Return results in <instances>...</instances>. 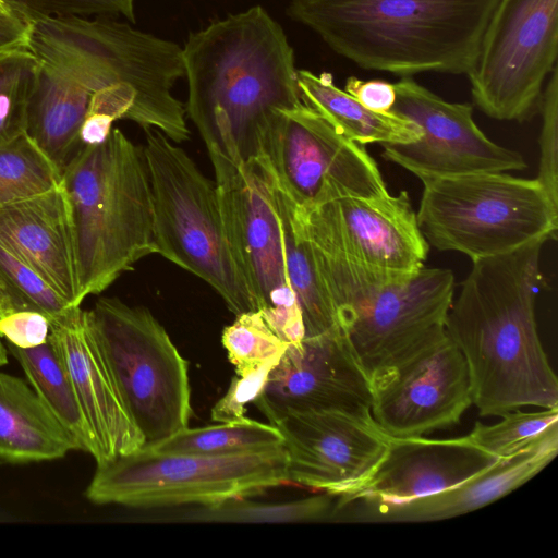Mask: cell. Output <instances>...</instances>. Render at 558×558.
Masks as SVG:
<instances>
[{
    "instance_id": "1",
    "label": "cell",
    "mask_w": 558,
    "mask_h": 558,
    "mask_svg": "<svg viewBox=\"0 0 558 558\" xmlns=\"http://www.w3.org/2000/svg\"><path fill=\"white\" fill-rule=\"evenodd\" d=\"M182 54L185 112L209 156L234 165L258 159L277 116L303 102L293 49L259 5L191 34Z\"/></svg>"
},
{
    "instance_id": "2",
    "label": "cell",
    "mask_w": 558,
    "mask_h": 558,
    "mask_svg": "<svg viewBox=\"0 0 558 558\" xmlns=\"http://www.w3.org/2000/svg\"><path fill=\"white\" fill-rule=\"evenodd\" d=\"M544 244L473 260L447 315L446 331L464 356L481 416L558 407V378L535 316Z\"/></svg>"
},
{
    "instance_id": "3",
    "label": "cell",
    "mask_w": 558,
    "mask_h": 558,
    "mask_svg": "<svg viewBox=\"0 0 558 558\" xmlns=\"http://www.w3.org/2000/svg\"><path fill=\"white\" fill-rule=\"evenodd\" d=\"M499 0H292L289 14L367 70L468 74Z\"/></svg>"
},
{
    "instance_id": "4",
    "label": "cell",
    "mask_w": 558,
    "mask_h": 558,
    "mask_svg": "<svg viewBox=\"0 0 558 558\" xmlns=\"http://www.w3.org/2000/svg\"><path fill=\"white\" fill-rule=\"evenodd\" d=\"M27 49L92 94L124 84L137 96L135 122L179 144L190 137L185 108L172 94L184 76L182 48L108 19L33 17Z\"/></svg>"
},
{
    "instance_id": "5",
    "label": "cell",
    "mask_w": 558,
    "mask_h": 558,
    "mask_svg": "<svg viewBox=\"0 0 558 558\" xmlns=\"http://www.w3.org/2000/svg\"><path fill=\"white\" fill-rule=\"evenodd\" d=\"M62 181L73 211L85 299L157 253L143 149L112 129L102 143L78 148L62 170Z\"/></svg>"
},
{
    "instance_id": "6",
    "label": "cell",
    "mask_w": 558,
    "mask_h": 558,
    "mask_svg": "<svg viewBox=\"0 0 558 558\" xmlns=\"http://www.w3.org/2000/svg\"><path fill=\"white\" fill-rule=\"evenodd\" d=\"M299 208L333 302L405 281L424 267L429 245L405 191Z\"/></svg>"
},
{
    "instance_id": "7",
    "label": "cell",
    "mask_w": 558,
    "mask_h": 558,
    "mask_svg": "<svg viewBox=\"0 0 558 558\" xmlns=\"http://www.w3.org/2000/svg\"><path fill=\"white\" fill-rule=\"evenodd\" d=\"M157 253L208 283L235 315L258 304L233 256L216 184L177 143L146 131Z\"/></svg>"
},
{
    "instance_id": "8",
    "label": "cell",
    "mask_w": 558,
    "mask_h": 558,
    "mask_svg": "<svg viewBox=\"0 0 558 558\" xmlns=\"http://www.w3.org/2000/svg\"><path fill=\"white\" fill-rule=\"evenodd\" d=\"M417 223L429 246L471 260L555 240L558 206L537 179L481 172L423 181Z\"/></svg>"
},
{
    "instance_id": "9",
    "label": "cell",
    "mask_w": 558,
    "mask_h": 558,
    "mask_svg": "<svg viewBox=\"0 0 558 558\" xmlns=\"http://www.w3.org/2000/svg\"><path fill=\"white\" fill-rule=\"evenodd\" d=\"M289 483L284 446L231 456L160 452L142 447L97 464L86 497L99 505L215 507Z\"/></svg>"
},
{
    "instance_id": "10",
    "label": "cell",
    "mask_w": 558,
    "mask_h": 558,
    "mask_svg": "<svg viewBox=\"0 0 558 558\" xmlns=\"http://www.w3.org/2000/svg\"><path fill=\"white\" fill-rule=\"evenodd\" d=\"M89 312L143 447L187 427L189 363L158 319L144 306L109 296Z\"/></svg>"
},
{
    "instance_id": "11",
    "label": "cell",
    "mask_w": 558,
    "mask_h": 558,
    "mask_svg": "<svg viewBox=\"0 0 558 558\" xmlns=\"http://www.w3.org/2000/svg\"><path fill=\"white\" fill-rule=\"evenodd\" d=\"M229 243L246 284L270 329L288 344L305 337L290 284L270 169L264 158L234 165L209 156Z\"/></svg>"
},
{
    "instance_id": "12",
    "label": "cell",
    "mask_w": 558,
    "mask_h": 558,
    "mask_svg": "<svg viewBox=\"0 0 558 558\" xmlns=\"http://www.w3.org/2000/svg\"><path fill=\"white\" fill-rule=\"evenodd\" d=\"M557 54L558 0H499L468 73L475 104L496 120L530 118Z\"/></svg>"
},
{
    "instance_id": "13",
    "label": "cell",
    "mask_w": 558,
    "mask_h": 558,
    "mask_svg": "<svg viewBox=\"0 0 558 558\" xmlns=\"http://www.w3.org/2000/svg\"><path fill=\"white\" fill-rule=\"evenodd\" d=\"M454 288L450 269L424 266L405 281L367 290L340 312L373 388L447 337Z\"/></svg>"
},
{
    "instance_id": "14",
    "label": "cell",
    "mask_w": 558,
    "mask_h": 558,
    "mask_svg": "<svg viewBox=\"0 0 558 558\" xmlns=\"http://www.w3.org/2000/svg\"><path fill=\"white\" fill-rule=\"evenodd\" d=\"M259 158L266 160L278 185L301 208L389 193L364 145L339 133L304 102L277 116Z\"/></svg>"
},
{
    "instance_id": "15",
    "label": "cell",
    "mask_w": 558,
    "mask_h": 558,
    "mask_svg": "<svg viewBox=\"0 0 558 558\" xmlns=\"http://www.w3.org/2000/svg\"><path fill=\"white\" fill-rule=\"evenodd\" d=\"M395 84L390 112L421 129L417 141L384 144L381 156L422 182L481 172L526 168L521 154L490 141L476 125L469 104L447 101L410 77Z\"/></svg>"
},
{
    "instance_id": "16",
    "label": "cell",
    "mask_w": 558,
    "mask_h": 558,
    "mask_svg": "<svg viewBox=\"0 0 558 558\" xmlns=\"http://www.w3.org/2000/svg\"><path fill=\"white\" fill-rule=\"evenodd\" d=\"M373 386L341 328L289 344L255 407L272 423L289 412L342 411L372 417Z\"/></svg>"
},
{
    "instance_id": "17",
    "label": "cell",
    "mask_w": 558,
    "mask_h": 558,
    "mask_svg": "<svg viewBox=\"0 0 558 558\" xmlns=\"http://www.w3.org/2000/svg\"><path fill=\"white\" fill-rule=\"evenodd\" d=\"M269 424L283 437L289 482L332 496L360 486L388 447L372 417L342 411L289 412Z\"/></svg>"
},
{
    "instance_id": "18",
    "label": "cell",
    "mask_w": 558,
    "mask_h": 558,
    "mask_svg": "<svg viewBox=\"0 0 558 558\" xmlns=\"http://www.w3.org/2000/svg\"><path fill=\"white\" fill-rule=\"evenodd\" d=\"M472 404L466 362L447 337L373 388L371 414L390 437H417L457 425Z\"/></svg>"
},
{
    "instance_id": "19",
    "label": "cell",
    "mask_w": 558,
    "mask_h": 558,
    "mask_svg": "<svg viewBox=\"0 0 558 558\" xmlns=\"http://www.w3.org/2000/svg\"><path fill=\"white\" fill-rule=\"evenodd\" d=\"M49 341L62 360L102 464L144 446L95 330L90 312L73 306L49 319Z\"/></svg>"
},
{
    "instance_id": "20",
    "label": "cell",
    "mask_w": 558,
    "mask_h": 558,
    "mask_svg": "<svg viewBox=\"0 0 558 558\" xmlns=\"http://www.w3.org/2000/svg\"><path fill=\"white\" fill-rule=\"evenodd\" d=\"M558 453V423L532 442L469 480L436 494L402 501L366 498L336 504L333 517L357 523H421L447 520L483 508L513 492Z\"/></svg>"
},
{
    "instance_id": "21",
    "label": "cell",
    "mask_w": 558,
    "mask_h": 558,
    "mask_svg": "<svg viewBox=\"0 0 558 558\" xmlns=\"http://www.w3.org/2000/svg\"><path fill=\"white\" fill-rule=\"evenodd\" d=\"M497 459L475 446L468 435L434 439L390 437L388 447L365 481L336 504L366 498L402 501L456 486L493 465Z\"/></svg>"
},
{
    "instance_id": "22",
    "label": "cell",
    "mask_w": 558,
    "mask_h": 558,
    "mask_svg": "<svg viewBox=\"0 0 558 558\" xmlns=\"http://www.w3.org/2000/svg\"><path fill=\"white\" fill-rule=\"evenodd\" d=\"M0 244L71 306H81L75 226L63 181L45 193L0 207Z\"/></svg>"
},
{
    "instance_id": "23",
    "label": "cell",
    "mask_w": 558,
    "mask_h": 558,
    "mask_svg": "<svg viewBox=\"0 0 558 558\" xmlns=\"http://www.w3.org/2000/svg\"><path fill=\"white\" fill-rule=\"evenodd\" d=\"M76 449V439L32 386L0 369V458L13 462L54 460Z\"/></svg>"
},
{
    "instance_id": "24",
    "label": "cell",
    "mask_w": 558,
    "mask_h": 558,
    "mask_svg": "<svg viewBox=\"0 0 558 558\" xmlns=\"http://www.w3.org/2000/svg\"><path fill=\"white\" fill-rule=\"evenodd\" d=\"M92 93L40 62L26 134L62 170L80 148V131Z\"/></svg>"
},
{
    "instance_id": "25",
    "label": "cell",
    "mask_w": 558,
    "mask_h": 558,
    "mask_svg": "<svg viewBox=\"0 0 558 558\" xmlns=\"http://www.w3.org/2000/svg\"><path fill=\"white\" fill-rule=\"evenodd\" d=\"M296 82L302 101L355 143L404 144L421 136V129L413 122L392 112L379 113L364 107L338 88L329 73L317 75L299 70Z\"/></svg>"
},
{
    "instance_id": "26",
    "label": "cell",
    "mask_w": 558,
    "mask_h": 558,
    "mask_svg": "<svg viewBox=\"0 0 558 558\" xmlns=\"http://www.w3.org/2000/svg\"><path fill=\"white\" fill-rule=\"evenodd\" d=\"M271 179L288 278L302 311L305 337H313L340 326L337 308L318 271L299 206L278 185L272 172Z\"/></svg>"
},
{
    "instance_id": "27",
    "label": "cell",
    "mask_w": 558,
    "mask_h": 558,
    "mask_svg": "<svg viewBox=\"0 0 558 558\" xmlns=\"http://www.w3.org/2000/svg\"><path fill=\"white\" fill-rule=\"evenodd\" d=\"M7 349L20 363L29 385L44 404L76 439L80 450L94 456V438L71 377L49 339L40 345L27 349L7 342Z\"/></svg>"
},
{
    "instance_id": "28",
    "label": "cell",
    "mask_w": 558,
    "mask_h": 558,
    "mask_svg": "<svg viewBox=\"0 0 558 558\" xmlns=\"http://www.w3.org/2000/svg\"><path fill=\"white\" fill-rule=\"evenodd\" d=\"M283 446L281 433L271 424L248 417L216 425L184 427L168 438L145 447L160 452L231 456Z\"/></svg>"
},
{
    "instance_id": "29",
    "label": "cell",
    "mask_w": 558,
    "mask_h": 558,
    "mask_svg": "<svg viewBox=\"0 0 558 558\" xmlns=\"http://www.w3.org/2000/svg\"><path fill=\"white\" fill-rule=\"evenodd\" d=\"M61 183L60 169L26 133L0 144V207Z\"/></svg>"
},
{
    "instance_id": "30",
    "label": "cell",
    "mask_w": 558,
    "mask_h": 558,
    "mask_svg": "<svg viewBox=\"0 0 558 558\" xmlns=\"http://www.w3.org/2000/svg\"><path fill=\"white\" fill-rule=\"evenodd\" d=\"M335 507L336 497L328 493L278 504L234 499L215 507H204L192 519L241 523L313 522L332 518Z\"/></svg>"
},
{
    "instance_id": "31",
    "label": "cell",
    "mask_w": 558,
    "mask_h": 558,
    "mask_svg": "<svg viewBox=\"0 0 558 558\" xmlns=\"http://www.w3.org/2000/svg\"><path fill=\"white\" fill-rule=\"evenodd\" d=\"M40 61L27 48L0 54V144L26 133Z\"/></svg>"
},
{
    "instance_id": "32",
    "label": "cell",
    "mask_w": 558,
    "mask_h": 558,
    "mask_svg": "<svg viewBox=\"0 0 558 558\" xmlns=\"http://www.w3.org/2000/svg\"><path fill=\"white\" fill-rule=\"evenodd\" d=\"M221 342L239 375L279 362L289 345L270 329L259 311L236 315L223 329Z\"/></svg>"
},
{
    "instance_id": "33",
    "label": "cell",
    "mask_w": 558,
    "mask_h": 558,
    "mask_svg": "<svg viewBox=\"0 0 558 558\" xmlns=\"http://www.w3.org/2000/svg\"><path fill=\"white\" fill-rule=\"evenodd\" d=\"M495 424L476 422L468 434L470 440L496 459L512 456L532 442L548 426L558 423V407L539 411L506 412Z\"/></svg>"
},
{
    "instance_id": "34",
    "label": "cell",
    "mask_w": 558,
    "mask_h": 558,
    "mask_svg": "<svg viewBox=\"0 0 558 558\" xmlns=\"http://www.w3.org/2000/svg\"><path fill=\"white\" fill-rule=\"evenodd\" d=\"M0 278L12 293L20 311H37L51 319L73 307L31 267L1 244Z\"/></svg>"
},
{
    "instance_id": "35",
    "label": "cell",
    "mask_w": 558,
    "mask_h": 558,
    "mask_svg": "<svg viewBox=\"0 0 558 558\" xmlns=\"http://www.w3.org/2000/svg\"><path fill=\"white\" fill-rule=\"evenodd\" d=\"M539 167L537 181L558 206V66L545 83L539 107Z\"/></svg>"
},
{
    "instance_id": "36",
    "label": "cell",
    "mask_w": 558,
    "mask_h": 558,
    "mask_svg": "<svg viewBox=\"0 0 558 558\" xmlns=\"http://www.w3.org/2000/svg\"><path fill=\"white\" fill-rule=\"evenodd\" d=\"M25 20L33 17H86L123 15L134 22L135 0H5Z\"/></svg>"
},
{
    "instance_id": "37",
    "label": "cell",
    "mask_w": 558,
    "mask_h": 558,
    "mask_svg": "<svg viewBox=\"0 0 558 558\" xmlns=\"http://www.w3.org/2000/svg\"><path fill=\"white\" fill-rule=\"evenodd\" d=\"M278 362L266 363L251 372L236 374L227 392L216 402L210 416L215 422H233L245 417L246 405L260 396L270 371Z\"/></svg>"
},
{
    "instance_id": "38",
    "label": "cell",
    "mask_w": 558,
    "mask_h": 558,
    "mask_svg": "<svg viewBox=\"0 0 558 558\" xmlns=\"http://www.w3.org/2000/svg\"><path fill=\"white\" fill-rule=\"evenodd\" d=\"M49 331V318L37 311H15L0 319V337L23 349L45 343Z\"/></svg>"
},
{
    "instance_id": "39",
    "label": "cell",
    "mask_w": 558,
    "mask_h": 558,
    "mask_svg": "<svg viewBox=\"0 0 558 558\" xmlns=\"http://www.w3.org/2000/svg\"><path fill=\"white\" fill-rule=\"evenodd\" d=\"M344 90L367 109L379 113L390 112L397 98L395 84L380 80L363 81L350 76Z\"/></svg>"
},
{
    "instance_id": "40",
    "label": "cell",
    "mask_w": 558,
    "mask_h": 558,
    "mask_svg": "<svg viewBox=\"0 0 558 558\" xmlns=\"http://www.w3.org/2000/svg\"><path fill=\"white\" fill-rule=\"evenodd\" d=\"M28 21L17 13L0 12V54L27 48Z\"/></svg>"
},
{
    "instance_id": "41",
    "label": "cell",
    "mask_w": 558,
    "mask_h": 558,
    "mask_svg": "<svg viewBox=\"0 0 558 558\" xmlns=\"http://www.w3.org/2000/svg\"><path fill=\"white\" fill-rule=\"evenodd\" d=\"M15 311H20L19 305L7 284L0 278V319Z\"/></svg>"
},
{
    "instance_id": "42",
    "label": "cell",
    "mask_w": 558,
    "mask_h": 558,
    "mask_svg": "<svg viewBox=\"0 0 558 558\" xmlns=\"http://www.w3.org/2000/svg\"><path fill=\"white\" fill-rule=\"evenodd\" d=\"M0 12L2 13H14L5 0H0Z\"/></svg>"
}]
</instances>
